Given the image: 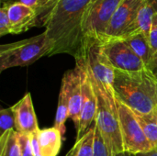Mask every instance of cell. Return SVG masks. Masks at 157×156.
Listing matches in <instances>:
<instances>
[{
  "instance_id": "1",
  "label": "cell",
  "mask_w": 157,
  "mask_h": 156,
  "mask_svg": "<svg viewBox=\"0 0 157 156\" xmlns=\"http://www.w3.org/2000/svg\"><path fill=\"white\" fill-rule=\"evenodd\" d=\"M93 0H58L39 21L45 32L54 41L51 56L67 53L74 57L83 40V23Z\"/></svg>"
},
{
  "instance_id": "2",
  "label": "cell",
  "mask_w": 157,
  "mask_h": 156,
  "mask_svg": "<svg viewBox=\"0 0 157 156\" xmlns=\"http://www.w3.org/2000/svg\"><path fill=\"white\" fill-rule=\"evenodd\" d=\"M115 97L132 111L157 113V76L149 69L125 72L115 69Z\"/></svg>"
},
{
  "instance_id": "3",
  "label": "cell",
  "mask_w": 157,
  "mask_h": 156,
  "mask_svg": "<svg viewBox=\"0 0 157 156\" xmlns=\"http://www.w3.org/2000/svg\"><path fill=\"white\" fill-rule=\"evenodd\" d=\"M86 69L98 98V112L95 123L100 131L111 155L115 156L124 152V149L114 91L107 89L98 80H97L88 71L86 65Z\"/></svg>"
},
{
  "instance_id": "4",
  "label": "cell",
  "mask_w": 157,
  "mask_h": 156,
  "mask_svg": "<svg viewBox=\"0 0 157 156\" xmlns=\"http://www.w3.org/2000/svg\"><path fill=\"white\" fill-rule=\"evenodd\" d=\"M54 41L44 31L37 36L0 46V71L28 66L43 56H51Z\"/></svg>"
},
{
  "instance_id": "5",
  "label": "cell",
  "mask_w": 157,
  "mask_h": 156,
  "mask_svg": "<svg viewBox=\"0 0 157 156\" xmlns=\"http://www.w3.org/2000/svg\"><path fill=\"white\" fill-rule=\"evenodd\" d=\"M82 60L91 74L107 89L113 90L115 68L102 51L101 40L93 38H85L82 46L75 57Z\"/></svg>"
},
{
  "instance_id": "6",
  "label": "cell",
  "mask_w": 157,
  "mask_h": 156,
  "mask_svg": "<svg viewBox=\"0 0 157 156\" xmlns=\"http://www.w3.org/2000/svg\"><path fill=\"white\" fill-rule=\"evenodd\" d=\"M116 103L124 152L137 154L154 150L144 133L133 111L117 98Z\"/></svg>"
},
{
  "instance_id": "7",
  "label": "cell",
  "mask_w": 157,
  "mask_h": 156,
  "mask_svg": "<svg viewBox=\"0 0 157 156\" xmlns=\"http://www.w3.org/2000/svg\"><path fill=\"white\" fill-rule=\"evenodd\" d=\"M122 0H93L83 23V36L102 40Z\"/></svg>"
},
{
  "instance_id": "8",
  "label": "cell",
  "mask_w": 157,
  "mask_h": 156,
  "mask_svg": "<svg viewBox=\"0 0 157 156\" xmlns=\"http://www.w3.org/2000/svg\"><path fill=\"white\" fill-rule=\"evenodd\" d=\"M143 2L144 0H122L114 13L102 40L124 39L139 32L137 20Z\"/></svg>"
},
{
  "instance_id": "9",
  "label": "cell",
  "mask_w": 157,
  "mask_h": 156,
  "mask_svg": "<svg viewBox=\"0 0 157 156\" xmlns=\"http://www.w3.org/2000/svg\"><path fill=\"white\" fill-rule=\"evenodd\" d=\"M101 48L116 70L135 72L147 68L141 58L135 54L122 39L102 40Z\"/></svg>"
},
{
  "instance_id": "10",
  "label": "cell",
  "mask_w": 157,
  "mask_h": 156,
  "mask_svg": "<svg viewBox=\"0 0 157 156\" xmlns=\"http://www.w3.org/2000/svg\"><path fill=\"white\" fill-rule=\"evenodd\" d=\"M11 109L17 132L30 136L40 131L30 93H27L17 104L11 107Z\"/></svg>"
},
{
  "instance_id": "11",
  "label": "cell",
  "mask_w": 157,
  "mask_h": 156,
  "mask_svg": "<svg viewBox=\"0 0 157 156\" xmlns=\"http://www.w3.org/2000/svg\"><path fill=\"white\" fill-rule=\"evenodd\" d=\"M97 112H98V98L93 85L91 83V80L86 73L83 84V105H82L81 115H80V124H79V128L77 129V140L80 139L88 131L89 126L96 120Z\"/></svg>"
},
{
  "instance_id": "12",
  "label": "cell",
  "mask_w": 157,
  "mask_h": 156,
  "mask_svg": "<svg viewBox=\"0 0 157 156\" xmlns=\"http://www.w3.org/2000/svg\"><path fill=\"white\" fill-rule=\"evenodd\" d=\"M11 34H19L38 26L37 11L20 3H6Z\"/></svg>"
},
{
  "instance_id": "13",
  "label": "cell",
  "mask_w": 157,
  "mask_h": 156,
  "mask_svg": "<svg viewBox=\"0 0 157 156\" xmlns=\"http://www.w3.org/2000/svg\"><path fill=\"white\" fill-rule=\"evenodd\" d=\"M62 133L55 127L40 130L37 133L41 156H57L62 147Z\"/></svg>"
},
{
  "instance_id": "14",
  "label": "cell",
  "mask_w": 157,
  "mask_h": 156,
  "mask_svg": "<svg viewBox=\"0 0 157 156\" xmlns=\"http://www.w3.org/2000/svg\"><path fill=\"white\" fill-rule=\"evenodd\" d=\"M122 40L129 45L135 54L141 58V60L148 68L153 59V52L150 46L149 38L144 33L139 31Z\"/></svg>"
},
{
  "instance_id": "15",
  "label": "cell",
  "mask_w": 157,
  "mask_h": 156,
  "mask_svg": "<svg viewBox=\"0 0 157 156\" xmlns=\"http://www.w3.org/2000/svg\"><path fill=\"white\" fill-rule=\"evenodd\" d=\"M67 118H69V81L66 74H64L62 80L54 121V127L61 131L62 135H63L65 132L64 122Z\"/></svg>"
},
{
  "instance_id": "16",
  "label": "cell",
  "mask_w": 157,
  "mask_h": 156,
  "mask_svg": "<svg viewBox=\"0 0 157 156\" xmlns=\"http://www.w3.org/2000/svg\"><path fill=\"white\" fill-rule=\"evenodd\" d=\"M133 113L153 149L157 150V113Z\"/></svg>"
},
{
  "instance_id": "17",
  "label": "cell",
  "mask_w": 157,
  "mask_h": 156,
  "mask_svg": "<svg viewBox=\"0 0 157 156\" xmlns=\"http://www.w3.org/2000/svg\"><path fill=\"white\" fill-rule=\"evenodd\" d=\"M95 130V125L89 128L88 131L76 141V143L67 156H93Z\"/></svg>"
},
{
  "instance_id": "18",
  "label": "cell",
  "mask_w": 157,
  "mask_h": 156,
  "mask_svg": "<svg viewBox=\"0 0 157 156\" xmlns=\"http://www.w3.org/2000/svg\"><path fill=\"white\" fill-rule=\"evenodd\" d=\"M0 156H21L17 131H6L0 136Z\"/></svg>"
},
{
  "instance_id": "19",
  "label": "cell",
  "mask_w": 157,
  "mask_h": 156,
  "mask_svg": "<svg viewBox=\"0 0 157 156\" xmlns=\"http://www.w3.org/2000/svg\"><path fill=\"white\" fill-rule=\"evenodd\" d=\"M16 131L15 117L11 108H4L0 111V136L9 131Z\"/></svg>"
},
{
  "instance_id": "20",
  "label": "cell",
  "mask_w": 157,
  "mask_h": 156,
  "mask_svg": "<svg viewBox=\"0 0 157 156\" xmlns=\"http://www.w3.org/2000/svg\"><path fill=\"white\" fill-rule=\"evenodd\" d=\"M95 127L96 130H95V137H94V144H93V156H112L96 123H95Z\"/></svg>"
},
{
  "instance_id": "21",
  "label": "cell",
  "mask_w": 157,
  "mask_h": 156,
  "mask_svg": "<svg viewBox=\"0 0 157 156\" xmlns=\"http://www.w3.org/2000/svg\"><path fill=\"white\" fill-rule=\"evenodd\" d=\"M11 34V26L7 13V4H1L0 8V36Z\"/></svg>"
},
{
  "instance_id": "22",
  "label": "cell",
  "mask_w": 157,
  "mask_h": 156,
  "mask_svg": "<svg viewBox=\"0 0 157 156\" xmlns=\"http://www.w3.org/2000/svg\"><path fill=\"white\" fill-rule=\"evenodd\" d=\"M17 140L20 147L21 156H34L31 146V139L29 135L17 132Z\"/></svg>"
},
{
  "instance_id": "23",
  "label": "cell",
  "mask_w": 157,
  "mask_h": 156,
  "mask_svg": "<svg viewBox=\"0 0 157 156\" xmlns=\"http://www.w3.org/2000/svg\"><path fill=\"white\" fill-rule=\"evenodd\" d=\"M149 42H150V46L153 52V58H154L157 55V13L154 15L152 19V25L149 33Z\"/></svg>"
},
{
  "instance_id": "24",
  "label": "cell",
  "mask_w": 157,
  "mask_h": 156,
  "mask_svg": "<svg viewBox=\"0 0 157 156\" xmlns=\"http://www.w3.org/2000/svg\"><path fill=\"white\" fill-rule=\"evenodd\" d=\"M8 3H20L37 11V14L42 5V0H11Z\"/></svg>"
},
{
  "instance_id": "25",
  "label": "cell",
  "mask_w": 157,
  "mask_h": 156,
  "mask_svg": "<svg viewBox=\"0 0 157 156\" xmlns=\"http://www.w3.org/2000/svg\"><path fill=\"white\" fill-rule=\"evenodd\" d=\"M37 133H38V132H37ZM37 133H35V134H33V135H30L31 146H32V150H33L34 156H41V154H40V146H39V143H38Z\"/></svg>"
},
{
  "instance_id": "26",
  "label": "cell",
  "mask_w": 157,
  "mask_h": 156,
  "mask_svg": "<svg viewBox=\"0 0 157 156\" xmlns=\"http://www.w3.org/2000/svg\"><path fill=\"white\" fill-rule=\"evenodd\" d=\"M58 0H50V2L48 3V5L44 7V9L42 10V12L40 13V17H39V21H40V19L44 16V15H46L48 12H49V10L56 4V2H57ZM38 24H39V22H38Z\"/></svg>"
},
{
  "instance_id": "27",
  "label": "cell",
  "mask_w": 157,
  "mask_h": 156,
  "mask_svg": "<svg viewBox=\"0 0 157 156\" xmlns=\"http://www.w3.org/2000/svg\"><path fill=\"white\" fill-rule=\"evenodd\" d=\"M148 68L157 76V55L153 58V60H152V62H151Z\"/></svg>"
},
{
  "instance_id": "28",
  "label": "cell",
  "mask_w": 157,
  "mask_h": 156,
  "mask_svg": "<svg viewBox=\"0 0 157 156\" xmlns=\"http://www.w3.org/2000/svg\"><path fill=\"white\" fill-rule=\"evenodd\" d=\"M136 156H157V150H152L147 153H141L135 154Z\"/></svg>"
},
{
  "instance_id": "29",
  "label": "cell",
  "mask_w": 157,
  "mask_h": 156,
  "mask_svg": "<svg viewBox=\"0 0 157 156\" xmlns=\"http://www.w3.org/2000/svg\"><path fill=\"white\" fill-rule=\"evenodd\" d=\"M50 2V0H42V5H41V6H40V10H39V12H38V17H40V13L42 12V10L44 9V7L48 5V3ZM39 22V21H38Z\"/></svg>"
},
{
  "instance_id": "30",
  "label": "cell",
  "mask_w": 157,
  "mask_h": 156,
  "mask_svg": "<svg viewBox=\"0 0 157 156\" xmlns=\"http://www.w3.org/2000/svg\"><path fill=\"white\" fill-rule=\"evenodd\" d=\"M115 156H136L134 154H131V153H128V152H122V153H120L118 154H116Z\"/></svg>"
},
{
  "instance_id": "31",
  "label": "cell",
  "mask_w": 157,
  "mask_h": 156,
  "mask_svg": "<svg viewBox=\"0 0 157 156\" xmlns=\"http://www.w3.org/2000/svg\"><path fill=\"white\" fill-rule=\"evenodd\" d=\"M9 1H11V0H0V3H1V4H4V3H8Z\"/></svg>"
}]
</instances>
